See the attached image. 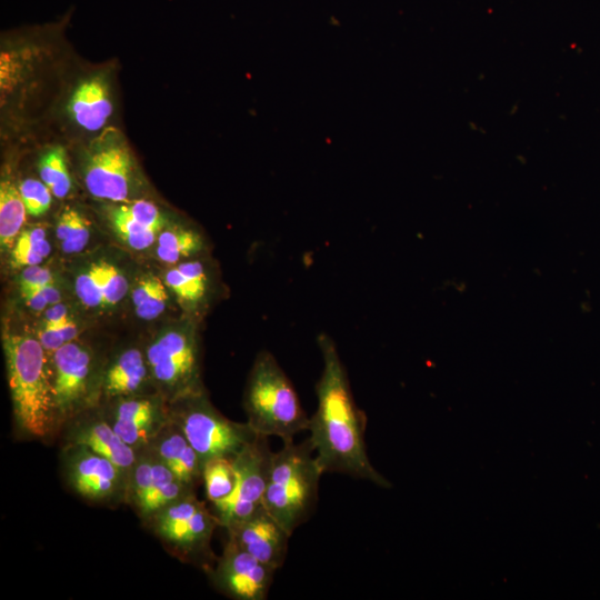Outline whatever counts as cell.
I'll return each mask as SVG.
<instances>
[{"mask_svg": "<svg viewBox=\"0 0 600 600\" xmlns=\"http://www.w3.org/2000/svg\"><path fill=\"white\" fill-rule=\"evenodd\" d=\"M193 492L150 449L139 451L128 477L127 502L146 520Z\"/></svg>", "mask_w": 600, "mask_h": 600, "instance_id": "7c38bea8", "label": "cell"}, {"mask_svg": "<svg viewBox=\"0 0 600 600\" xmlns=\"http://www.w3.org/2000/svg\"><path fill=\"white\" fill-rule=\"evenodd\" d=\"M132 158L118 140H109L89 154L84 182L91 196L113 202H126L132 182Z\"/></svg>", "mask_w": 600, "mask_h": 600, "instance_id": "5bb4252c", "label": "cell"}, {"mask_svg": "<svg viewBox=\"0 0 600 600\" xmlns=\"http://www.w3.org/2000/svg\"><path fill=\"white\" fill-rule=\"evenodd\" d=\"M167 301V290L161 280L154 276L143 277L132 290L136 314L143 320L159 317L164 311Z\"/></svg>", "mask_w": 600, "mask_h": 600, "instance_id": "cb8c5ba5", "label": "cell"}, {"mask_svg": "<svg viewBox=\"0 0 600 600\" xmlns=\"http://www.w3.org/2000/svg\"><path fill=\"white\" fill-rule=\"evenodd\" d=\"M166 284L177 297L191 306L206 301L211 286L210 273L200 260L181 262L166 274Z\"/></svg>", "mask_w": 600, "mask_h": 600, "instance_id": "ffe728a7", "label": "cell"}, {"mask_svg": "<svg viewBox=\"0 0 600 600\" xmlns=\"http://www.w3.org/2000/svg\"><path fill=\"white\" fill-rule=\"evenodd\" d=\"M56 236L63 252H80L88 244L90 223L77 209L66 207L59 216Z\"/></svg>", "mask_w": 600, "mask_h": 600, "instance_id": "d4e9b609", "label": "cell"}, {"mask_svg": "<svg viewBox=\"0 0 600 600\" xmlns=\"http://www.w3.org/2000/svg\"><path fill=\"white\" fill-rule=\"evenodd\" d=\"M19 191L29 216H41L51 206L52 192L43 181L26 179L20 182Z\"/></svg>", "mask_w": 600, "mask_h": 600, "instance_id": "f546056e", "label": "cell"}, {"mask_svg": "<svg viewBox=\"0 0 600 600\" xmlns=\"http://www.w3.org/2000/svg\"><path fill=\"white\" fill-rule=\"evenodd\" d=\"M244 410L251 429L263 437H277L282 442L308 430L299 396L283 369L270 352H261L252 367L246 393Z\"/></svg>", "mask_w": 600, "mask_h": 600, "instance_id": "277c9868", "label": "cell"}, {"mask_svg": "<svg viewBox=\"0 0 600 600\" xmlns=\"http://www.w3.org/2000/svg\"><path fill=\"white\" fill-rule=\"evenodd\" d=\"M116 400L102 416L114 432L138 452L148 448L171 420L170 410L158 399L133 394Z\"/></svg>", "mask_w": 600, "mask_h": 600, "instance_id": "4fadbf2b", "label": "cell"}, {"mask_svg": "<svg viewBox=\"0 0 600 600\" xmlns=\"http://www.w3.org/2000/svg\"><path fill=\"white\" fill-rule=\"evenodd\" d=\"M48 367L62 428L67 421L88 408L93 357L84 346L74 340L52 352Z\"/></svg>", "mask_w": 600, "mask_h": 600, "instance_id": "9c48e42d", "label": "cell"}, {"mask_svg": "<svg viewBox=\"0 0 600 600\" xmlns=\"http://www.w3.org/2000/svg\"><path fill=\"white\" fill-rule=\"evenodd\" d=\"M12 249L34 251L46 259L51 251V246L46 240L44 227L38 224L22 230L17 237Z\"/></svg>", "mask_w": 600, "mask_h": 600, "instance_id": "1f68e13d", "label": "cell"}, {"mask_svg": "<svg viewBox=\"0 0 600 600\" xmlns=\"http://www.w3.org/2000/svg\"><path fill=\"white\" fill-rule=\"evenodd\" d=\"M27 209L19 188L8 180L0 183V242L12 249L26 220Z\"/></svg>", "mask_w": 600, "mask_h": 600, "instance_id": "44dd1931", "label": "cell"}, {"mask_svg": "<svg viewBox=\"0 0 600 600\" xmlns=\"http://www.w3.org/2000/svg\"><path fill=\"white\" fill-rule=\"evenodd\" d=\"M3 351L16 434L28 440H51L61 427L48 354L38 339L21 334L6 337Z\"/></svg>", "mask_w": 600, "mask_h": 600, "instance_id": "7a4b0ae2", "label": "cell"}, {"mask_svg": "<svg viewBox=\"0 0 600 600\" xmlns=\"http://www.w3.org/2000/svg\"><path fill=\"white\" fill-rule=\"evenodd\" d=\"M109 216L117 233L132 249H147L158 239L159 229L141 224L121 216L112 213H109Z\"/></svg>", "mask_w": 600, "mask_h": 600, "instance_id": "4316f807", "label": "cell"}, {"mask_svg": "<svg viewBox=\"0 0 600 600\" xmlns=\"http://www.w3.org/2000/svg\"><path fill=\"white\" fill-rule=\"evenodd\" d=\"M271 454L268 437L259 436L233 459L234 489L230 496L212 504L213 513L224 529L263 507Z\"/></svg>", "mask_w": 600, "mask_h": 600, "instance_id": "ba28073f", "label": "cell"}, {"mask_svg": "<svg viewBox=\"0 0 600 600\" xmlns=\"http://www.w3.org/2000/svg\"><path fill=\"white\" fill-rule=\"evenodd\" d=\"M26 304L33 311H43L49 307L41 289H20Z\"/></svg>", "mask_w": 600, "mask_h": 600, "instance_id": "d590c367", "label": "cell"}, {"mask_svg": "<svg viewBox=\"0 0 600 600\" xmlns=\"http://www.w3.org/2000/svg\"><path fill=\"white\" fill-rule=\"evenodd\" d=\"M39 173L52 194L64 198L71 189V178L66 163L63 148L54 147L42 156L39 162Z\"/></svg>", "mask_w": 600, "mask_h": 600, "instance_id": "484cf974", "label": "cell"}, {"mask_svg": "<svg viewBox=\"0 0 600 600\" xmlns=\"http://www.w3.org/2000/svg\"><path fill=\"white\" fill-rule=\"evenodd\" d=\"M148 448L191 490L202 482L203 462L172 420Z\"/></svg>", "mask_w": 600, "mask_h": 600, "instance_id": "e0dca14e", "label": "cell"}, {"mask_svg": "<svg viewBox=\"0 0 600 600\" xmlns=\"http://www.w3.org/2000/svg\"><path fill=\"white\" fill-rule=\"evenodd\" d=\"M53 283L51 272L40 266L26 267L20 276V289H38Z\"/></svg>", "mask_w": 600, "mask_h": 600, "instance_id": "d6a6232c", "label": "cell"}, {"mask_svg": "<svg viewBox=\"0 0 600 600\" xmlns=\"http://www.w3.org/2000/svg\"><path fill=\"white\" fill-rule=\"evenodd\" d=\"M69 112L78 126L88 130L101 129L112 113L108 86L101 77L82 81L69 100Z\"/></svg>", "mask_w": 600, "mask_h": 600, "instance_id": "d6986e66", "label": "cell"}, {"mask_svg": "<svg viewBox=\"0 0 600 600\" xmlns=\"http://www.w3.org/2000/svg\"><path fill=\"white\" fill-rule=\"evenodd\" d=\"M64 343L74 341L78 336V326L68 318L59 327H57Z\"/></svg>", "mask_w": 600, "mask_h": 600, "instance_id": "8d00e7d4", "label": "cell"}, {"mask_svg": "<svg viewBox=\"0 0 600 600\" xmlns=\"http://www.w3.org/2000/svg\"><path fill=\"white\" fill-rule=\"evenodd\" d=\"M74 289L84 306L90 308L103 306L102 262H94L80 273L76 279Z\"/></svg>", "mask_w": 600, "mask_h": 600, "instance_id": "83f0119b", "label": "cell"}, {"mask_svg": "<svg viewBox=\"0 0 600 600\" xmlns=\"http://www.w3.org/2000/svg\"><path fill=\"white\" fill-rule=\"evenodd\" d=\"M69 318L67 307L61 302L49 306L44 310V323L50 327H59Z\"/></svg>", "mask_w": 600, "mask_h": 600, "instance_id": "e575fe53", "label": "cell"}, {"mask_svg": "<svg viewBox=\"0 0 600 600\" xmlns=\"http://www.w3.org/2000/svg\"><path fill=\"white\" fill-rule=\"evenodd\" d=\"M152 379L180 398L202 392L198 386V350L191 333L171 330L147 349Z\"/></svg>", "mask_w": 600, "mask_h": 600, "instance_id": "30bf717a", "label": "cell"}, {"mask_svg": "<svg viewBox=\"0 0 600 600\" xmlns=\"http://www.w3.org/2000/svg\"><path fill=\"white\" fill-rule=\"evenodd\" d=\"M180 400L181 403L170 410L171 420L202 462L212 458L234 459L259 437L247 421L236 422L221 414L202 392Z\"/></svg>", "mask_w": 600, "mask_h": 600, "instance_id": "5b68a950", "label": "cell"}, {"mask_svg": "<svg viewBox=\"0 0 600 600\" xmlns=\"http://www.w3.org/2000/svg\"><path fill=\"white\" fill-rule=\"evenodd\" d=\"M59 434L63 436L64 443L86 446L128 474L139 454L114 432L102 414L87 416L81 412L67 421Z\"/></svg>", "mask_w": 600, "mask_h": 600, "instance_id": "2e32d148", "label": "cell"}, {"mask_svg": "<svg viewBox=\"0 0 600 600\" xmlns=\"http://www.w3.org/2000/svg\"><path fill=\"white\" fill-rule=\"evenodd\" d=\"M276 571L229 539L222 554L207 569L218 591L236 600H266Z\"/></svg>", "mask_w": 600, "mask_h": 600, "instance_id": "8fae6325", "label": "cell"}, {"mask_svg": "<svg viewBox=\"0 0 600 600\" xmlns=\"http://www.w3.org/2000/svg\"><path fill=\"white\" fill-rule=\"evenodd\" d=\"M323 473L308 439L272 452L262 506L290 536L311 516Z\"/></svg>", "mask_w": 600, "mask_h": 600, "instance_id": "3957f363", "label": "cell"}, {"mask_svg": "<svg viewBox=\"0 0 600 600\" xmlns=\"http://www.w3.org/2000/svg\"><path fill=\"white\" fill-rule=\"evenodd\" d=\"M61 464L70 489L91 503L127 501L129 474L86 446L63 443Z\"/></svg>", "mask_w": 600, "mask_h": 600, "instance_id": "52a82bcc", "label": "cell"}, {"mask_svg": "<svg viewBox=\"0 0 600 600\" xmlns=\"http://www.w3.org/2000/svg\"><path fill=\"white\" fill-rule=\"evenodd\" d=\"M147 521L154 534L181 559L199 562L206 570L214 562L210 544L220 522L194 492L168 504Z\"/></svg>", "mask_w": 600, "mask_h": 600, "instance_id": "8992f818", "label": "cell"}, {"mask_svg": "<svg viewBox=\"0 0 600 600\" xmlns=\"http://www.w3.org/2000/svg\"><path fill=\"white\" fill-rule=\"evenodd\" d=\"M323 368L316 384L317 408L309 419L308 438L323 472L347 474L389 488L366 449L367 418L357 406L346 367L333 340L318 337Z\"/></svg>", "mask_w": 600, "mask_h": 600, "instance_id": "6da1fadb", "label": "cell"}, {"mask_svg": "<svg viewBox=\"0 0 600 600\" xmlns=\"http://www.w3.org/2000/svg\"><path fill=\"white\" fill-rule=\"evenodd\" d=\"M38 340L48 356L64 344L58 328L46 324H43L42 329H40Z\"/></svg>", "mask_w": 600, "mask_h": 600, "instance_id": "836d02e7", "label": "cell"}, {"mask_svg": "<svg viewBox=\"0 0 600 600\" xmlns=\"http://www.w3.org/2000/svg\"><path fill=\"white\" fill-rule=\"evenodd\" d=\"M157 240V257L168 263H174L181 258L196 254L204 247L200 233L192 229L164 230L159 233Z\"/></svg>", "mask_w": 600, "mask_h": 600, "instance_id": "7402d4cb", "label": "cell"}, {"mask_svg": "<svg viewBox=\"0 0 600 600\" xmlns=\"http://www.w3.org/2000/svg\"><path fill=\"white\" fill-rule=\"evenodd\" d=\"M150 374L147 357L138 348L119 353L107 367L100 381L108 399L139 394Z\"/></svg>", "mask_w": 600, "mask_h": 600, "instance_id": "ac0fdd59", "label": "cell"}, {"mask_svg": "<svg viewBox=\"0 0 600 600\" xmlns=\"http://www.w3.org/2000/svg\"><path fill=\"white\" fill-rule=\"evenodd\" d=\"M40 289L49 306L59 303L61 301L60 291L53 286V283L46 284Z\"/></svg>", "mask_w": 600, "mask_h": 600, "instance_id": "74e56055", "label": "cell"}, {"mask_svg": "<svg viewBox=\"0 0 600 600\" xmlns=\"http://www.w3.org/2000/svg\"><path fill=\"white\" fill-rule=\"evenodd\" d=\"M228 539L260 562L278 570L283 566L291 537L262 507L249 518L226 528Z\"/></svg>", "mask_w": 600, "mask_h": 600, "instance_id": "9a60e30c", "label": "cell"}, {"mask_svg": "<svg viewBox=\"0 0 600 600\" xmlns=\"http://www.w3.org/2000/svg\"><path fill=\"white\" fill-rule=\"evenodd\" d=\"M109 213L128 218L141 224L161 230L164 220L159 209L150 201L136 200L110 208Z\"/></svg>", "mask_w": 600, "mask_h": 600, "instance_id": "f1b7e54d", "label": "cell"}, {"mask_svg": "<svg viewBox=\"0 0 600 600\" xmlns=\"http://www.w3.org/2000/svg\"><path fill=\"white\" fill-rule=\"evenodd\" d=\"M236 480L233 459L212 458L203 462L202 483L206 497L211 504L230 496Z\"/></svg>", "mask_w": 600, "mask_h": 600, "instance_id": "603a6c76", "label": "cell"}, {"mask_svg": "<svg viewBox=\"0 0 600 600\" xmlns=\"http://www.w3.org/2000/svg\"><path fill=\"white\" fill-rule=\"evenodd\" d=\"M102 262L103 306H113L120 302L128 291L124 276L113 264Z\"/></svg>", "mask_w": 600, "mask_h": 600, "instance_id": "4dcf8cb0", "label": "cell"}]
</instances>
